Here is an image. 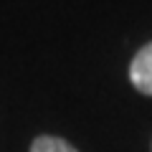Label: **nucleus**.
Instances as JSON below:
<instances>
[{"instance_id":"nucleus-1","label":"nucleus","mask_w":152,"mask_h":152,"mask_svg":"<svg viewBox=\"0 0 152 152\" xmlns=\"http://www.w3.org/2000/svg\"><path fill=\"white\" fill-rule=\"evenodd\" d=\"M129 81L145 96H152V41L142 46L129 64Z\"/></svg>"},{"instance_id":"nucleus-2","label":"nucleus","mask_w":152,"mask_h":152,"mask_svg":"<svg viewBox=\"0 0 152 152\" xmlns=\"http://www.w3.org/2000/svg\"><path fill=\"white\" fill-rule=\"evenodd\" d=\"M31 152H79L74 145H69L66 140L61 137H53V134H41L33 140L31 145Z\"/></svg>"}]
</instances>
